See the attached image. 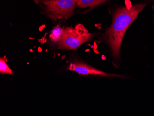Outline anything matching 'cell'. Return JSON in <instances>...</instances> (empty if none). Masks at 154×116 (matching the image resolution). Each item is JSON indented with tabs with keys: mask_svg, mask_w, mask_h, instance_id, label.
Listing matches in <instances>:
<instances>
[{
	"mask_svg": "<svg viewBox=\"0 0 154 116\" xmlns=\"http://www.w3.org/2000/svg\"><path fill=\"white\" fill-rule=\"evenodd\" d=\"M6 57L0 58V73L1 74H13V71L7 64Z\"/></svg>",
	"mask_w": 154,
	"mask_h": 116,
	"instance_id": "obj_7",
	"label": "cell"
},
{
	"mask_svg": "<svg viewBox=\"0 0 154 116\" xmlns=\"http://www.w3.org/2000/svg\"><path fill=\"white\" fill-rule=\"evenodd\" d=\"M148 3L146 2L115 8L112 14V22L103 34V42L109 46L115 61L120 59V50L125 34L129 26L137 18Z\"/></svg>",
	"mask_w": 154,
	"mask_h": 116,
	"instance_id": "obj_1",
	"label": "cell"
},
{
	"mask_svg": "<svg viewBox=\"0 0 154 116\" xmlns=\"http://www.w3.org/2000/svg\"><path fill=\"white\" fill-rule=\"evenodd\" d=\"M94 36V34L89 33L83 24H78L74 27H66L64 28L61 41L58 44V48L76 50L84 43L91 40Z\"/></svg>",
	"mask_w": 154,
	"mask_h": 116,
	"instance_id": "obj_3",
	"label": "cell"
},
{
	"mask_svg": "<svg viewBox=\"0 0 154 116\" xmlns=\"http://www.w3.org/2000/svg\"><path fill=\"white\" fill-rule=\"evenodd\" d=\"M64 28H62L60 25H58L52 29L50 34L51 41L55 44L60 43L63 35Z\"/></svg>",
	"mask_w": 154,
	"mask_h": 116,
	"instance_id": "obj_6",
	"label": "cell"
},
{
	"mask_svg": "<svg viewBox=\"0 0 154 116\" xmlns=\"http://www.w3.org/2000/svg\"><path fill=\"white\" fill-rule=\"evenodd\" d=\"M69 71L75 72L79 75H94L105 77H124V76L105 72L100 70H97L93 67L86 64L85 63L79 61H75L71 63L67 67Z\"/></svg>",
	"mask_w": 154,
	"mask_h": 116,
	"instance_id": "obj_4",
	"label": "cell"
},
{
	"mask_svg": "<svg viewBox=\"0 0 154 116\" xmlns=\"http://www.w3.org/2000/svg\"><path fill=\"white\" fill-rule=\"evenodd\" d=\"M43 14L53 20H66L74 13L79 0H34Z\"/></svg>",
	"mask_w": 154,
	"mask_h": 116,
	"instance_id": "obj_2",
	"label": "cell"
},
{
	"mask_svg": "<svg viewBox=\"0 0 154 116\" xmlns=\"http://www.w3.org/2000/svg\"><path fill=\"white\" fill-rule=\"evenodd\" d=\"M109 1L110 0H79L77 6L80 8H89V9L85 11V13H87Z\"/></svg>",
	"mask_w": 154,
	"mask_h": 116,
	"instance_id": "obj_5",
	"label": "cell"
},
{
	"mask_svg": "<svg viewBox=\"0 0 154 116\" xmlns=\"http://www.w3.org/2000/svg\"><path fill=\"white\" fill-rule=\"evenodd\" d=\"M151 1L153 2V5H152V8H153V10L154 11V0H151Z\"/></svg>",
	"mask_w": 154,
	"mask_h": 116,
	"instance_id": "obj_8",
	"label": "cell"
}]
</instances>
